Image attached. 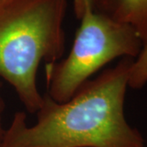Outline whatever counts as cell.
I'll list each match as a JSON object with an SVG mask.
<instances>
[{
	"mask_svg": "<svg viewBox=\"0 0 147 147\" xmlns=\"http://www.w3.org/2000/svg\"><path fill=\"white\" fill-rule=\"evenodd\" d=\"M68 0H0V79L16 91L29 113L42 104L39 64L62 57Z\"/></svg>",
	"mask_w": 147,
	"mask_h": 147,
	"instance_id": "obj_2",
	"label": "cell"
},
{
	"mask_svg": "<svg viewBox=\"0 0 147 147\" xmlns=\"http://www.w3.org/2000/svg\"><path fill=\"white\" fill-rule=\"evenodd\" d=\"M147 84V44L142 47V51L131 65L128 87L133 89H141Z\"/></svg>",
	"mask_w": 147,
	"mask_h": 147,
	"instance_id": "obj_5",
	"label": "cell"
},
{
	"mask_svg": "<svg viewBox=\"0 0 147 147\" xmlns=\"http://www.w3.org/2000/svg\"><path fill=\"white\" fill-rule=\"evenodd\" d=\"M92 10L130 26L147 44V0H93Z\"/></svg>",
	"mask_w": 147,
	"mask_h": 147,
	"instance_id": "obj_4",
	"label": "cell"
},
{
	"mask_svg": "<svg viewBox=\"0 0 147 147\" xmlns=\"http://www.w3.org/2000/svg\"><path fill=\"white\" fill-rule=\"evenodd\" d=\"M133 61L122 58L63 103L44 93L36 123L28 126L26 113L16 112L0 147H145L141 132L124 115Z\"/></svg>",
	"mask_w": 147,
	"mask_h": 147,
	"instance_id": "obj_1",
	"label": "cell"
},
{
	"mask_svg": "<svg viewBox=\"0 0 147 147\" xmlns=\"http://www.w3.org/2000/svg\"><path fill=\"white\" fill-rule=\"evenodd\" d=\"M68 57L45 64L47 93L53 100H69L90 77L118 57L136 59L143 47L130 26L88 8L80 19Z\"/></svg>",
	"mask_w": 147,
	"mask_h": 147,
	"instance_id": "obj_3",
	"label": "cell"
},
{
	"mask_svg": "<svg viewBox=\"0 0 147 147\" xmlns=\"http://www.w3.org/2000/svg\"><path fill=\"white\" fill-rule=\"evenodd\" d=\"M2 88H3V82H2V79H0V144L2 142L3 137L5 132V128L3 125V115L5 110V101L2 94Z\"/></svg>",
	"mask_w": 147,
	"mask_h": 147,
	"instance_id": "obj_7",
	"label": "cell"
},
{
	"mask_svg": "<svg viewBox=\"0 0 147 147\" xmlns=\"http://www.w3.org/2000/svg\"><path fill=\"white\" fill-rule=\"evenodd\" d=\"M93 0H74V11L76 17L80 20L85 11L88 8H92Z\"/></svg>",
	"mask_w": 147,
	"mask_h": 147,
	"instance_id": "obj_6",
	"label": "cell"
}]
</instances>
